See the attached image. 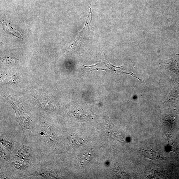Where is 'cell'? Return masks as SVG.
<instances>
[{
	"label": "cell",
	"instance_id": "obj_1",
	"mask_svg": "<svg viewBox=\"0 0 179 179\" xmlns=\"http://www.w3.org/2000/svg\"><path fill=\"white\" fill-rule=\"evenodd\" d=\"M160 67L173 71L179 75V55L167 60L160 61Z\"/></svg>",
	"mask_w": 179,
	"mask_h": 179
},
{
	"label": "cell",
	"instance_id": "obj_2",
	"mask_svg": "<svg viewBox=\"0 0 179 179\" xmlns=\"http://www.w3.org/2000/svg\"><path fill=\"white\" fill-rule=\"evenodd\" d=\"M42 129L40 134L45 140L53 144L58 142L57 137L52 129L48 124L44 123L42 124Z\"/></svg>",
	"mask_w": 179,
	"mask_h": 179
},
{
	"label": "cell",
	"instance_id": "obj_3",
	"mask_svg": "<svg viewBox=\"0 0 179 179\" xmlns=\"http://www.w3.org/2000/svg\"><path fill=\"white\" fill-rule=\"evenodd\" d=\"M16 154V156L23 161H29L31 157L30 150L23 145L20 146L18 148Z\"/></svg>",
	"mask_w": 179,
	"mask_h": 179
},
{
	"label": "cell",
	"instance_id": "obj_4",
	"mask_svg": "<svg viewBox=\"0 0 179 179\" xmlns=\"http://www.w3.org/2000/svg\"><path fill=\"white\" fill-rule=\"evenodd\" d=\"M86 23L83 29L82 30L80 33L78 35L76 38L75 40L72 44L67 49L68 51H72L74 50L75 48L78 46L80 44H81L83 42V35H84L86 32V29H87Z\"/></svg>",
	"mask_w": 179,
	"mask_h": 179
},
{
	"label": "cell",
	"instance_id": "obj_5",
	"mask_svg": "<svg viewBox=\"0 0 179 179\" xmlns=\"http://www.w3.org/2000/svg\"><path fill=\"white\" fill-rule=\"evenodd\" d=\"M35 175L41 176L45 178H59L58 176L51 171H43L35 174Z\"/></svg>",
	"mask_w": 179,
	"mask_h": 179
},
{
	"label": "cell",
	"instance_id": "obj_6",
	"mask_svg": "<svg viewBox=\"0 0 179 179\" xmlns=\"http://www.w3.org/2000/svg\"><path fill=\"white\" fill-rule=\"evenodd\" d=\"M71 139L73 146L75 147L81 146L84 142L82 138L77 136L72 135Z\"/></svg>",
	"mask_w": 179,
	"mask_h": 179
},
{
	"label": "cell",
	"instance_id": "obj_7",
	"mask_svg": "<svg viewBox=\"0 0 179 179\" xmlns=\"http://www.w3.org/2000/svg\"><path fill=\"white\" fill-rule=\"evenodd\" d=\"M144 154H145V156H146L148 158L150 157V158L154 159L155 160H160L163 159L158 154H157V152H154L152 151H147L144 152Z\"/></svg>",
	"mask_w": 179,
	"mask_h": 179
},
{
	"label": "cell",
	"instance_id": "obj_8",
	"mask_svg": "<svg viewBox=\"0 0 179 179\" xmlns=\"http://www.w3.org/2000/svg\"><path fill=\"white\" fill-rule=\"evenodd\" d=\"M1 142L3 146L9 151H11L13 148V145L12 143L5 139H1Z\"/></svg>",
	"mask_w": 179,
	"mask_h": 179
},
{
	"label": "cell",
	"instance_id": "obj_9",
	"mask_svg": "<svg viewBox=\"0 0 179 179\" xmlns=\"http://www.w3.org/2000/svg\"><path fill=\"white\" fill-rule=\"evenodd\" d=\"M13 166L16 169L19 170H23L27 169L28 166L26 164L24 163L23 162L17 161H14L12 162Z\"/></svg>",
	"mask_w": 179,
	"mask_h": 179
},
{
	"label": "cell",
	"instance_id": "obj_10",
	"mask_svg": "<svg viewBox=\"0 0 179 179\" xmlns=\"http://www.w3.org/2000/svg\"><path fill=\"white\" fill-rule=\"evenodd\" d=\"M84 158L82 162H83L84 165L86 164L89 162L91 161L92 155L91 154L88 153L86 155L84 154Z\"/></svg>",
	"mask_w": 179,
	"mask_h": 179
},
{
	"label": "cell",
	"instance_id": "obj_11",
	"mask_svg": "<svg viewBox=\"0 0 179 179\" xmlns=\"http://www.w3.org/2000/svg\"><path fill=\"white\" fill-rule=\"evenodd\" d=\"M1 157L4 159H6L8 158V156L5 152L4 150L2 149V148L1 147Z\"/></svg>",
	"mask_w": 179,
	"mask_h": 179
}]
</instances>
